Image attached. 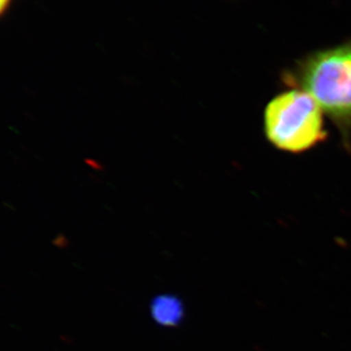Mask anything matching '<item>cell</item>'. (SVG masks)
I'll use <instances>...</instances> for the list:
<instances>
[{"mask_svg": "<svg viewBox=\"0 0 351 351\" xmlns=\"http://www.w3.org/2000/svg\"><path fill=\"white\" fill-rule=\"evenodd\" d=\"M284 82L311 95L351 147V39L313 51L283 75Z\"/></svg>", "mask_w": 351, "mask_h": 351, "instance_id": "6da1fadb", "label": "cell"}, {"mask_svg": "<svg viewBox=\"0 0 351 351\" xmlns=\"http://www.w3.org/2000/svg\"><path fill=\"white\" fill-rule=\"evenodd\" d=\"M322 110L300 89L277 95L265 110V133L280 151L300 154L326 140Z\"/></svg>", "mask_w": 351, "mask_h": 351, "instance_id": "7a4b0ae2", "label": "cell"}, {"mask_svg": "<svg viewBox=\"0 0 351 351\" xmlns=\"http://www.w3.org/2000/svg\"><path fill=\"white\" fill-rule=\"evenodd\" d=\"M149 313L152 320L158 326L164 328L179 327L186 315L181 298L169 293L152 298L149 304Z\"/></svg>", "mask_w": 351, "mask_h": 351, "instance_id": "3957f363", "label": "cell"}, {"mask_svg": "<svg viewBox=\"0 0 351 351\" xmlns=\"http://www.w3.org/2000/svg\"><path fill=\"white\" fill-rule=\"evenodd\" d=\"M14 0H0V13L2 17L8 13L9 9L12 6Z\"/></svg>", "mask_w": 351, "mask_h": 351, "instance_id": "277c9868", "label": "cell"}, {"mask_svg": "<svg viewBox=\"0 0 351 351\" xmlns=\"http://www.w3.org/2000/svg\"><path fill=\"white\" fill-rule=\"evenodd\" d=\"M86 163L88 165L91 166V167H93L95 170H101L103 169V167H101V164H99L97 162V161L91 160V159H86Z\"/></svg>", "mask_w": 351, "mask_h": 351, "instance_id": "5b68a950", "label": "cell"}]
</instances>
